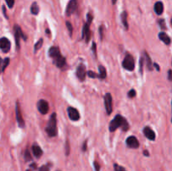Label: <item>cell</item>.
Listing matches in <instances>:
<instances>
[{
    "label": "cell",
    "instance_id": "cell-14",
    "mask_svg": "<svg viewBox=\"0 0 172 171\" xmlns=\"http://www.w3.org/2000/svg\"><path fill=\"white\" fill-rule=\"evenodd\" d=\"M91 32H90V24L86 23L83 26V30H82V39H85L86 42H88L90 40Z\"/></svg>",
    "mask_w": 172,
    "mask_h": 171
},
{
    "label": "cell",
    "instance_id": "cell-7",
    "mask_svg": "<svg viewBox=\"0 0 172 171\" xmlns=\"http://www.w3.org/2000/svg\"><path fill=\"white\" fill-rule=\"evenodd\" d=\"M77 0H71L68 4H67V10H66V14L67 16H71L72 13H74L77 9Z\"/></svg>",
    "mask_w": 172,
    "mask_h": 171
},
{
    "label": "cell",
    "instance_id": "cell-23",
    "mask_svg": "<svg viewBox=\"0 0 172 171\" xmlns=\"http://www.w3.org/2000/svg\"><path fill=\"white\" fill-rule=\"evenodd\" d=\"M43 39L40 38V40H39V41H37V43L35 45V52H36V51H38V50H40V49L41 48V46H42V45H43Z\"/></svg>",
    "mask_w": 172,
    "mask_h": 171
},
{
    "label": "cell",
    "instance_id": "cell-22",
    "mask_svg": "<svg viewBox=\"0 0 172 171\" xmlns=\"http://www.w3.org/2000/svg\"><path fill=\"white\" fill-rule=\"evenodd\" d=\"M30 11H31V13H33L34 15H37V14L39 13L40 8H39L38 4H37L36 2H34V3H32V5H31L30 7Z\"/></svg>",
    "mask_w": 172,
    "mask_h": 171
},
{
    "label": "cell",
    "instance_id": "cell-13",
    "mask_svg": "<svg viewBox=\"0 0 172 171\" xmlns=\"http://www.w3.org/2000/svg\"><path fill=\"white\" fill-rule=\"evenodd\" d=\"M77 78L81 81L83 82L86 78V67L84 65H79L77 69Z\"/></svg>",
    "mask_w": 172,
    "mask_h": 171
},
{
    "label": "cell",
    "instance_id": "cell-35",
    "mask_svg": "<svg viewBox=\"0 0 172 171\" xmlns=\"http://www.w3.org/2000/svg\"><path fill=\"white\" fill-rule=\"evenodd\" d=\"M3 60H2V58L0 57V73L3 72Z\"/></svg>",
    "mask_w": 172,
    "mask_h": 171
},
{
    "label": "cell",
    "instance_id": "cell-9",
    "mask_svg": "<svg viewBox=\"0 0 172 171\" xmlns=\"http://www.w3.org/2000/svg\"><path fill=\"white\" fill-rule=\"evenodd\" d=\"M16 119H17V123H18L19 127L24 128V125H25V123H24V121L23 119L22 114H21L20 107H19V102L16 103Z\"/></svg>",
    "mask_w": 172,
    "mask_h": 171
},
{
    "label": "cell",
    "instance_id": "cell-5",
    "mask_svg": "<svg viewBox=\"0 0 172 171\" xmlns=\"http://www.w3.org/2000/svg\"><path fill=\"white\" fill-rule=\"evenodd\" d=\"M104 104H105L106 112L108 115H110L113 112V98L110 93H107L104 96Z\"/></svg>",
    "mask_w": 172,
    "mask_h": 171
},
{
    "label": "cell",
    "instance_id": "cell-40",
    "mask_svg": "<svg viewBox=\"0 0 172 171\" xmlns=\"http://www.w3.org/2000/svg\"><path fill=\"white\" fill-rule=\"evenodd\" d=\"M82 150H83V151L87 150V142H85L84 144H83V148H82Z\"/></svg>",
    "mask_w": 172,
    "mask_h": 171
},
{
    "label": "cell",
    "instance_id": "cell-34",
    "mask_svg": "<svg viewBox=\"0 0 172 171\" xmlns=\"http://www.w3.org/2000/svg\"><path fill=\"white\" fill-rule=\"evenodd\" d=\"M87 18H88V24H90L91 23H92V21H93V15L91 14V13H88V15H87Z\"/></svg>",
    "mask_w": 172,
    "mask_h": 171
},
{
    "label": "cell",
    "instance_id": "cell-17",
    "mask_svg": "<svg viewBox=\"0 0 172 171\" xmlns=\"http://www.w3.org/2000/svg\"><path fill=\"white\" fill-rule=\"evenodd\" d=\"M143 58H144V61H145V64H146V67L148 68L149 71H152L153 70V64H152L151 60H150V57L148 55L146 51H144V56H143Z\"/></svg>",
    "mask_w": 172,
    "mask_h": 171
},
{
    "label": "cell",
    "instance_id": "cell-45",
    "mask_svg": "<svg viewBox=\"0 0 172 171\" xmlns=\"http://www.w3.org/2000/svg\"><path fill=\"white\" fill-rule=\"evenodd\" d=\"M112 1H113V3L114 4V3H116V1H117V0H112Z\"/></svg>",
    "mask_w": 172,
    "mask_h": 171
},
{
    "label": "cell",
    "instance_id": "cell-6",
    "mask_svg": "<svg viewBox=\"0 0 172 171\" xmlns=\"http://www.w3.org/2000/svg\"><path fill=\"white\" fill-rule=\"evenodd\" d=\"M14 37H15V42H16V47L17 50H19V41L20 39L23 38L24 40H26V37L24 35L23 32L21 30V28L19 25L14 26Z\"/></svg>",
    "mask_w": 172,
    "mask_h": 171
},
{
    "label": "cell",
    "instance_id": "cell-10",
    "mask_svg": "<svg viewBox=\"0 0 172 171\" xmlns=\"http://www.w3.org/2000/svg\"><path fill=\"white\" fill-rule=\"evenodd\" d=\"M11 44L10 41L8 40V39L3 37V38L0 39V49L3 51L4 53H8L9 50H10Z\"/></svg>",
    "mask_w": 172,
    "mask_h": 171
},
{
    "label": "cell",
    "instance_id": "cell-47",
    "mask_svg": "<svg viewBox=\"0 0 172 171\" xmlns=\"http://www.w3.org/2000/svg\"><path fill=\"white\" fill-rule=\"evenodd\" d=\"M26 171H30V169H28V170H26Z\"/></svg>",
    "mask_w": 172,
    "mask_h": 171
},
{
    "label": "cell",
    "instance_id": "cell-30",
    "mask_svg": "<svg viewBox=\"0 0 172 171\" xmlns=\"http://www.w3.org/2000/svg\"><path fill=\"white\" fill-rule=\"evenodd\" d=\"M143 67H144V58L142 56L141 59H140V62H139V72L141 74L143 73Z\"/></svg>",
    "mask_w": 172,
    "mask_h": 171
},
{
    "label": "cell",
    "instance_id": "cell-21",
    "mask_svg": "<svg viewBox=\"0 0 172 171\" xmlns=\"http://www.w3.org/2000/svg\"><path fill=\"white\" fill-rule=\"evenodd\" d=\"M98 70H99V74H98V77L101 78V79H105L107 77V72H106V69L103 66H99L98 67Z\"/></svg>",
    "mask_w": 172,
    "mask_h": 171
},
{
    "label": "cell",
    "instance_id": "cell-48",
    "mask_svg": "<svg viewBox=\"0 0 172 171\" xmlns=\"http://www.w3.org/2000/svg\"><path fill=\"white\" fill-rule=\"evenodd\" d=\"M171 105H172V102H171ZM171 122H172V119H171Z\"/></svg>",
    "mask_w": 172,
    "mask_h": 171
},
{
    "label": "cell",
    "instance_id": "cell-25",
    "mask_svg": "<svg viewBox=\"0 0 172 171\" xmlns=\"http://www.w3.org/2000/svg\"><path fill=\"white\" fill-rule=\"evenodd\" d=\"M24 159L26 161H30L32 159V156H31L30 153V151L28 149L24 152Z\"/></svg>",
    "mask_w": 172,
    "mask_h": 171
},
{
    "label": "cell",
    "instance_id": "cell-37",
    "mask_svg": "<svg viewBox=\"0 0 172 171\" xmlns=\"http://www.w3.org/2000/svg\"><path fill=\"white\" fill-rule=\"evenodd\" d=\"M66 148H67V149H66V154L68 155L70 153V146H69V142H68V141L67 142V146H66Z\"/></svg>",
    "mask_w": 172,
    "mask_h": 171
},
{
    "label": "cell",
    "instance_id": "cell-20",
    "mask_svg": "<svg viewBox=\"0 0 172 171\" xmlns=\"http://www.w3.org/2000/svg\"><path fill=\"white\" fill-rule=\"evenodd\" d=\"M121 20L123 23V26L125 29H128V13L126 11H123V13H121Z\"/></svg>",
    "mask_w": 172,
    "mask_h": 171
},
{
    "label": "cell",
    "instance_id": "cell-3",
    "mask_svg": "<svg viewBox=\"0 0 172 171\" xmlns=\"http://www.w3.org/2000/svg\"><path fill=\"white\" fill-rule=\"evenodd\" d=\"M47 134L50 137H56L57 135V126H56V114L52 113L50 120L48 122L47 127L46 128Z\"/></svg>",
    "mask_w": 172,
    "mask_h": 171
},
{
    "label": "cell",
    "instance_id": "cell-36",
    "mask_svg": "<svg viewBox=\"0 0 172 171\" xmlns=\"http://www.w3.org/2000/svg\"><path fill=\"white\" fill-rule=\"evenodd\" d=\"M40 171H50V168L47 165H43L40 168Z\"/></svg>",
    "mask_w": 172,
    "mask_h": 171
},
{
    "label": "cell",
    "instance_id": "cell-4",
    "mask_svg": "<svg viewBox=\"0 0 172 171\" xmlns=\"http://www.w3.org/2000/svg\"><path fill=\"white\" fill-rule=\"evenodd\" d=\"M123 67L124 69H126L127 71H129V72H132L134 70V57L128 54L127 56H125V58L123 59Z\"/></svg>",
    "mask_w": 172,
    "mask_h": 171
},
{
    "label": "cell",
    "instance_id": "cell-43",
    "mask_svg": "<svg viewBox=\"0 0 172 171\" xmlns=\"http://www.w3.org/2000/svg\"><path fill=\"white\" fill-rule=\"evenodd\" d=\"M93 52H94V54L96 55V44L95 43H93Z\"/></svg>",
    "mask_w": 172,
    "mask_h": 171
},
{
    "label": "cell",
    "instance_id": "cell-44",
    "mask_svg": "<svg viewBox=\"0 0 172 171\" xmlns=\"http://www.w3.org/2000/svg\"><path fill=\"white\" fill-rule=\"evenodd\" d=\"M144 155H145V156H149V153H148V151H147V150H144Z\"/></svg>",
    "mask_w": 172,
    "mask_h": 171
},
{
    "label": "cell",
    "instance_id": "cell-33",
    "mask_svg": "<svg viewBox=\"0 0 172 171\" xmlns=\"http://www.w3.org/2000/svg\"><path fill=\"white\" fill-rule=\"evenodd\" d=\"M93 165H94V168H95L96 171H100V164H99L97 161H95V162L93 163Z\"/></svg>",
    "mask_w": 172,
    "mask_h": 171
},
{
    "label": "cell",
    "instance_id": "cell-15",
    "mask_svg": "<svg viewBox=\"0 0 172 171\" xmlns=\"http://www.w3.org/2000/svg\"><path fill=\"white\" fill-rule=\"evenodd\" d=\"M143 132H144V136H145L147 138H149V140L154 141V139H155V133H154V131L152 130L149 127H145V128H144Z\"/></svg>",
    "mask_w": 172,
    "mask_h": 171
},
{
    "label": "cell",
    "instance_id": "cell-29",
    "mask_svg": "<svg viewBox=\"0 0 172 171\" xmlns=\"http://www.w3.org/2000/svg\"><path fill=\"white\" fill-rule=\"evenodd\" d=\"M9 61H9V58H5V59L3 60V72H4V70L7 68V67H8V64H9Z\"/></svg>",
    "mask_w": 172,
    "mask_h": 171
},
{
    "label": "cell",
    "instance_id": "cell-39",
    "mask_svg": "<svg viewBox=\"0 0 172 171\" xmlns=\"http://www.w3.org/2000/svg\"><path fill=\"white\" fill-rule=\"evenodd\" d=\"M103 26H101L100 29H99V32H100V35H101V39H103Z\"/></svg>",
    "mask_w": 172,
    "mask_h": 171
},
{
    "label": "cell",
    "instance_id": "cell-42",
    "mask_svg": "<svg viewBox=\"0 0 172 171\" xmlns=\"http://www.w3.org/2000/svg\"><path fill=\"white\" fill-rule=\"evenodd\" d=\"M3 14H4V16H5L6 18H8V16L6 15V9H5V7H4V6H3Z\"/></svg>",
    "mask_w": 172,
    "mask_h": 171
},
{
    "label": "cell",
    "instance_id": "cell-28",
    "mask_svg": "<svg viewBox=\"0 0 172 171\" xmlns=\"http://www.w3.org/2000/svg\"><path fill=\"white\" fill-rule=\"evenodd\" d=\"M114 170L115 171H127L125 168H123V167H122V166H120V165H118V164H117V163H115V164H114Z\"/></svg>",
    "mask_w": 172,
    "mask_h": 171
},
{
    "label": "cell",
    "instance_id": "cell-11",
    "mask_svg": "<svg viewBox=\"0 0 172 171\" xmlns=\"http://www.w3.org/2000/svg\"><path fill=\"white\" fill-rule=\"evenodd\" d=\"M67 112H68V116L72 121H77L80 119V114L76 108L72 107H69L67 108Z\"/></svg>",
    "mask_w": 172,
    "mask_h": 171
},
{
    "label": "cell",
    "instance_id": "cell-16",
    "mask_svg": "<svg viewBox=\"0 0 172 171\" xmlns=\"http://www.w3.org/2000/svg\"><path fill=\"white\" fill-rule=\"evenodd\" d=\"M154 12H155L157 15H161L163 13V11H164V4H163L161 1H158V2L154 3Z\"/></svg>",
    "mask_w": 172,
    "mask_h": 171
},
{
    "label": "cell",
    "instance_id": "cell-46",
    "mask_svg": "<svg viewBox=\"0 0 172 171\" xmlns=\"http://www.w3.org/2000/svg\"><path fill=\"white\" fill-rule=\"evenodd\" d=\"M170 24H171V26H172V17L171 19H170Z\"/></svg>",
    "mask_w": 172,
    "mask_h": 171
},
{
    "label": "cell",
    "instance_id": "cell-18",
    "mask_svg": "<svg viewBox=\"0 0 172 171\" xmlns=\"http://www.w3.org/2000/svg\"><path fill=\"white\" fill-rule=\"evenodd\" d=\"M159 39L163 42V43L165 44L166 45H170V43H171L170 38H169V36L167 35L164 32H160V33L159 34Z\"/></svg>",
    "mask_w": 172,
    "mask_h": 171
},
{
    "label": "cell",
    "instance_id": "cell-49",
    "mask_svg": "<svg viewBox=\"0 0 172 171\" xmlns=\"http://www.w3.org/2000/svg\"><path fill=\"white\" fill-rule=\"evenodd\" d=\"M56 171H61V170H56Z\"/></svg>",
    "mask_w": 172,
    "mask_h": 171
},
{
    "label": "cell",
    "instance_id": "cell-32",
    "mask_svg": "<svg viewBox=\"0 0 172 171\" xmlns=\"http://www.w3.org/2000/svg\"><path fill=\"white\" fill-rule=\"evenodd\" d=\"M88 77H91V78H96V77H98V74H96L95 72H91V71H89V72H88Z\"/></svg>",
    "mask_w": 172,
    "mask_h": 171
},
{
    "label": "cell",
    "instance_id": "cell-8",
    "mask_svg": "<svg viewBox=\"0 0 172 171\" xmlns=\"http://www.w3.org/2000/svg\"><path fill=\"white\" fill-rule=\"evenodd\" d=\"M37 107L41 114H46L49 112V104L46 100H40L37 103Z\"/></svg>",
    "mask_w": 172,
    "mask_h": 171
},
{
    "label": "cell",
    "instance_id": "cell-12",
    "mask_svg": "<svg viewBox=\"0 0 172 171\" xmlns=\"http://www.w3.org/2000/svg\"><path fill=\"white\" fill-rule=\"evenodd\" d=\"M126 143H127V145H128L129 148H138L139 147V141H138L136 137H134V136H130V137H128V138H127V140H126Z\"/></svg>",
    "mask_w": 172,
    "mask_h": 171
},
{
    "label": "cell",
    "instance_id": "cell-38",
    "mask_svg": "<svg viewBox=\"0 0 172 171\" xmlns=\"http://www.w3.org/2000/svg\"><path fill=\"white\" fill-rule=\"evenodd\" d=\"M168 79H169V81H172V71L171 70H169V71H168Z\"/></svg>",
    "mask_w": 172,
    "mask_h": 171
},
{
    "label": "cell",
    "instance_id": "cell-27",
    "mask_svg": "<svg viewBox=\"0 0 172 171\" xmlns=\"http://www.w3.org/2000/svg\"><path fill=\"white\" fill-rule=\"evenodd\" d=\"M135 96H136V92H135V90L132 89L128 92V97H129V98H134V97H135Z\"/></svg>",
    "mask_w": 172,
    "mask_h": 171
},
{
    "label": "cell",
    "instance_id": "cell-2",
    "mask_svg": "<svg viewBox=\"0 0 172 171\" xmlns=\"http://www.w3.org/2000/svg\"><path fill=\"white\" fill-rule=\"evenodd\" d=\"M49 56L53 59V61L57 67L62 68L66 65V58L61 54L58 47H51L50 49Z\"/></svg>",
    "mask_w": 172,
    "mask_h": 171
},
{
    "label": "cell",
    "instance_id": "cell-31",
    "mask_svg": "<svg viewBox=\"0 0 172 171\" xmlns=\"http://www.w3.org/2000/svg\"><path fill=\"white\" fill-rule=\"evenodd\" d=\"M5 1L7 3V5L8 6V8H13V4H14V0H5Z\"/></svg>",
    "mask_w": 172,
    "mask_h": 171
},
{
    "label": "cell",
    "instance_id": "cell-26",
    "mask_svg": "<svg viewBox=\"0 0 172 171\" xmlns=\"http://www.w3.org/2000/svg\"><path fill=\"white\" fill-rule=\"evenodd\" d=\"M66 24H67V29H68V30H69L70 35L72 36V32H73V28H72V24L70 23L69 21H67V23H66Z\"/></svg>",
    "mask_w": 172,
    "mask_h": 171
},
{
    "label": "cell",
    "instance_id": "cell-1",
    "mask_svg": "<svg viewBox=\"0 0 172 171\" xmlns=\"http://www.w3.org/2000/svg\"><path fill=\"white\" fill-rule=\"evenodd\" d=\"M118 128H122L123 131H127L128 129V123L125 118L121 115L115 116V118L111 121L109 124V130L110 132H114Z\"/></svg>",
    "mask_w": 172,
    "mask_h": 171
},
{
    "label": "cell",
    "instance_id": "cell-19",
    "mask_svg": "<svg viewBox=\"0 0 172 171\" xmlns=\"http://www.w3.org/2000/svg\"><path fill=\"white\" fill-rule=\"evenodd\" d=\"M32 152H33L34 155L35 156L36 158H40V157H41V155L43 154V151H42L40 147L38 145H36V144H34V145L32 146Z\"/></svg>",
    "mask_w": 172,
    "mask_h": 171
},
{
    "label": "cell",
    "instance_id": "cell-24",
    "mask_svg": "<svg viewBox=\"0 0 172 171\" xmlns=\"http://www.w3.org/2000/svg\"><path fill=\"white\" fill-rule=\"evenodd\" d=\"M158 24H159V27H160V29H166L165 22H164V20L163 19H159V20H158Z\"/></svg>",
    "mask_w": 172,
    "mask_h": 171
},
{
    "label": "cell",
    "instance_id": "cell-41",
    "mask_svg": "<svg viewBox=\"0 0 172 171\" xmlns=\"http://www.w3.org/2000/svg\"><path fill=\"white\" fill-rule=\"evenodd\" d=\"M153 67H155V68H156L157 69V71H158V72H159V66H158V64H156V63H154V66H153Z\"/></svg>",
    "mask_w": 172,
    "mask_h": 171
}]
</instances>
